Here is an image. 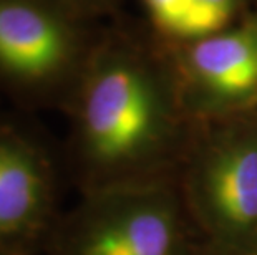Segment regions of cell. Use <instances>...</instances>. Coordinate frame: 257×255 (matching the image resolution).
<instances>
[{"label":"cell","mask_w":257,"mask_h":255,"mask_svg":"<svg viewBox=\"0 0 257 255\" xmlns=\"http://www.w3.org/2000/svg\"><path fill=\"white\" fill-rule=\"evenodd\" d=\"M165 108L155 81L124 60L98 65L81 90L78 153L86 192L148 182Z\"/></svg>","instance_id":"cell-1"},{"label":"cell","mask_w":257,"mask_h":255,"mask_svg":"<svg viewBox=\"0 0 257 255\" xmlns=\"http://www.w3.org/2000/svg\"><path fill=\"white\" fill-rule=\"evenodd\" d=\"M183 229L173 194L148 181L86 192L53 242L57 255H186Z\"/></svg>","instance_id":"cell-2"},{"label":"cell","mask_w":257,"mask_h":255,"mask_svg":"<svg viewBox=\"0 0 257 255\" xmlns=\"http://www.w3.org/2000/svg\"><path fill=\"white\" fill-rule=\"evenodd\" d=\"M188 196L206 234L229 250L257 247V136L227 138L188 172Z\"/></svg>","instance_id":"cell-3"},{"label":"cell","mask_w":257,"mask_h":255,"mask_svg":"<svg viewBox=\"0 0 257 255\" xmlns=\"http://www.w3.org/2000/svg\"><path fill=\"white\" fill-rule=\"evenodd\" d=\"M55 172L40 149L0 129V255H25L53 225Z\"/></svg>","instance_id":"cell-4"},{"label":"cell","mask_w":257,"mask_h":255,"mask_svg":"<svg viewBox=\"0 0 257 255\" xmlns=\"http://www.w3.org/2000/svg\"><path fill=\"white\" fill-rule=\"evenodd\" d=\"M70 39L58 19L24 0H0V75L22 86L48 83L67 67Z\"/></svg>","instance_id":"cell-5"},{"label":"cell","mask_w":257,"mask_h":255,"mask_svg":"<svg viewBox=\"0 0 257 255\" xmlns=\"http://www.w3.org/2000/svg\"><path fill=\"white\" fill-rule=\"evenodd\" d=\"M199 90L216 105H242L257 96V30L201 39L189 55Z\"/></svg>","instance_id":"cell-6"},{"label":"cell","mask_w":257,"mask_h":255,"mask_svg":"<svg viewBox=\"0 0 257 255\" xmlns=\"http://www.w3.org/2000/svg\"><path fill=\"white\" fill-rule=\"evenodd\" d=\"M236 0H191L188 37L216 35L231 19Z\"/></svg>","instance_id":"cell-7"},{"label":"cell","mask_w":257,"mask_h":255,"mask_svg":"<svg viewBox=\"0 0 257 255\" xmlns=\"http://www.w3.org/2000/svg\"><path fill=\"white\" fill-rule=\"evenodd\" d=\"M153 19L169 34L188 37L191 0H145Z\"/></svg>","instance_id":"cell-8"}]
</instances>
